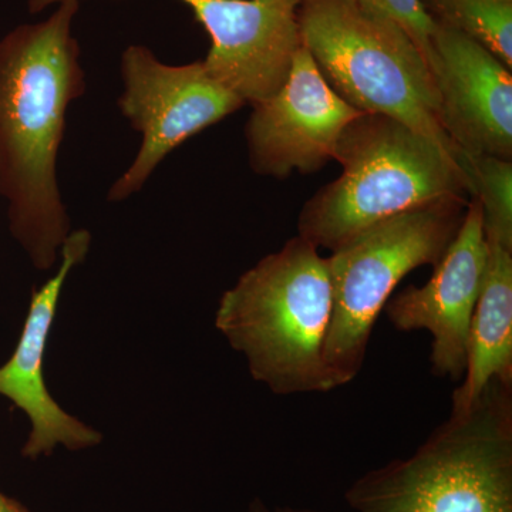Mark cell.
Segmentation results:
<instances>
[{
    "label": "cell",
    "instance_id": "6da1fadb",
    "mask_svg": "<svg viewBox=\"0 0 512 512\" xmlns=\"http://www.w3.org/2000/svg\"><path fill=\"white\" fill-rule=\"evenodd\" d=\"M79 0L0 42V194L10 228L36 268H52L70 234L57 184L66 113L86 92L72 26Z\"/></svg>",
    "mask_w": 512,
    "mask_h": 512
},
{
    "label": "cell",
    "instance_id": "7a4b0ae2",
    "mask_svg": "<svg viewBox=\"0 0 512 512\" xmlns=\"http://www.w3.org/2000/svg\"><path fill=\"white\" fill-rule=\"evenodd\" d=\"M330 316L328 261L298 235L221 296L215 326L272 393H328L336 389L325 363Z\"/></svg>",
    "mask_w": 512,
    "mask_h": 512
},
{
    "label": "cell",
    "instance_id": "3957f363",
    "mask_svg": "<svg viewBox=\"0 0 512 512\" xmlns=\"http://www.w3.org/2000/svg\"><path fill=\"white\" fill-rule=\"evenodd\" d=\"M333 160L342 174L303 205L299 237L335 251L363 229L448 198L468 200L456 151L402 121L363 113L350 121Z\"/></svg>",
    "mask_w": 512,
    "mask_h": 512
},
{
    "label": "cell",
    "instance_id": "277c9868",
    "mask_svg": "<svg viewBox=\"0 0 512 512\" xmlns=\"http://www.w3.org/2000/svg\"><path fill=\"white\" fill-rule=\"evenodd\" d=\"M353 512H512V382H493L450 412L406 458L350 484Z\"/></svg>",
    "mask_w": 512,
    "mask_h": 512
},
{
    "label": "cell",
    "instance_id": "5b68a950",
    "mask_svg": "<svg viewBox=\"0 0 512 512\" xmlns=\"http://www.w3.org/2000/svg\"><path fill=\"white\" fill-rule=\"evenodd\" d=\"M298 18L303 46L346 103L456 151L441 126L429 64L396 20L359 0H301Z\"/></svg>",
    "mask_w": 512,
    "mask_h": 512
},
{
    "label": "cell",
    "instance_id": "8992f818",
    "mask_svg": "<svg viewBox=\"0 0 512 512\" xmlns=\"http://www.w3.org/2000/svg\"><path fill=\"white\" fill-rule=\"evenodd\" d=\"M466 198L421 205L363 229L326 256L332 316L325 363L336 389L352 383L365 363L380 312L404 276L436 265L456 238Z\"/></svg>",
    "mask_w": 512,
    "mask_h": 512
},
{
    "label": "cell",
    "instance_id": "52a82bcc",
    "mask_svg": "<svg viewBox=\"0 0 512 512\" xmlns=\"http://www.w3.org/2000/svg\"><path fill=\"white\" fill-rule=\"evenodd\" d=\"M121 76V113L143 134V141L133 164L110 188L109 201H123L140 191L171 151L245 104L212 79L202 60L173 66L146 46L124 50Z\"/></svg>",
    "mask_w": 512,
    "mask_h": 512
},
{
    "label": "cell",
    "instance_id": "ba28073f",
    "mask_svg": "<svg viewBox=\"0 0 512 512\" xmlns=\"http://www.w3.org/2000/svg\"><path fill=\"white\" fill-rule=\"evenodd\" d=\"M211 39L202 60L212 79L245 104L275 96L303 43L301 0H180Z\"/></svg>",
    "mask_w": 512,
    "mask_h": 512
},
{
    "label": "cell",
    "instance_id": "9c48e42d",
    "mask_svg": "<svg viewBox=\"0 0 512 512\" xmlns=\"http://www.w3.org/2000/svg\"><path fill=\"white\" fill-rule=\"evenodd\" d=\"M252 107L245 127L249 164L274 178L318 173L333 160L346 126L363 114L329 86L303 45L282 89Z\"/></svg>",
    "mask_w": 512,
    "mask_h": 512
},
{
    "label": "cell",
    "instance_id": "30bf717a",
    "mask_svg": "<svg viewBox=\"0 0 512 512\" xmlns=\"http://www.w3.org/2000/svg\"><path fill=\"white\" fill-rule=\"evenodd\" d=\"M488 244L477 200H468L466 214L450 247L434 265L430 281L407 286L384 306L399 332L427 330L431 369L453 382L463 379L468 335L487 268Z\"/></svg>",
    "mask_w": 512,
    "mask_h": 512
},
{
    "label": "cell",
    "instance_id": "8fae6325",
    "mask_svg": "<svg viewBox=\"0 0 512 512\" xmlns=\"http://www.w3.org/2000/svg\"><path fill=\"white\" fill-rule=\"evenodd\" d=\"M431 74L440 121L456 150L512 160L511 69L490 50L437 20Z\"/></svg>",
    "mask_w": 512,
    "mask_h": 512
},
{
    "label": "cell",
    "instance_id": "7c38bea8",
    "mask_svg": "<svg viewBox=\"0 0 512 512\" xmlns=\"http://www.w3.org/2000/svg\"><path fill=\"white\" fill-rule=\"evenodd\" d=\"M92 235L86 229L70 232L64 239L62 264L30 301L28 318L12 357L0 367V394L28 414L32 433L23 447L26 458L52 454L57 446L83 450L97 446L99 431L64 412L47 390L43 379V356L52 329L60 293L74 266L82 264L89 252Z\"/></svg>",
    "mask_w": 512,
    "mask_h": 512
},
{
    "label": "cell",
    "instance_id": "4fadbf2b",
    "mask_svg": "<svg viewBox=\"0 0 512 512\" xmlns=\"http://www.w3.org/2000/svg\"><path fill=\"white\" fill-rule=\"evenodd\" d=\"M488 244L487 268L468 335L467 366L451 412H467L493 382H512V249Z\"/></svg>",
    "mask_w": 512,
    "mask_h": 512
},
{
    "label": "cell",
    "instance_id": "5bb4252c",
    "mask_svg": "<svg viewBox=\"0 0 512 512\" xmlns=\"http://www.w3.org/2000/svg\"><path fill=\"white\" fill-rule=\"evenodd\" d=\"M468 197L480 204L487 242L512 249V160L456 150Z\"/></svg>",
    "mask_w": 512,
    "mask_h": 512
},
{
    "label": "cell",
    "instance_id": "9a60e30c",
    "mask_svg": "<svg viewBox=\"0 0 512 512\" xmlns=\"http://www.w3.org/2000/svg\"><path fill=\"white\" fill-rule=\"evenodd\" d=\"M447 23L512 69V0H429Z\"/></svg>",
    "mask_w": 512,
    "mask_h": 512
},
{
    "label": "cell",
    "instance_id": "2e32d148",
    "mask_svg": "<svg viewBox=\"0 0 512 512\" xmlns=\"http://www.w3.org/2000/svg\"><path fill=\"white\" fill-rule=\"evenodd\" d=\"M390 18L396 20L423 53L429 64L431 40L437 28V20L427 10L423 0H380Z\"/></svg>",
    "mask_w": 512,
    "mask_h": 512
},
{
    "label": "cell",
    "instance_id": "e0dca14e",
    "mask_svg": "<svg viewBox=\"0 0 512 512\" xmlns=\"http://www.w3.org/2000/svg\"><path fill=\"white\" fill-rule=\"evenodd\" d=\"M248 512H320L316 510H309V508H296V507H269L264 501L258 500L252 501L249 505Z\"/></svg>",
    "mask_w": 512,
    "mask_h": 512
},
{
    "label": "cell",
    "instance_id": "ac0fdd59",
    "mask_svg": "<svg viewBox=\"0 0 512 512\" xmlns=\"http://www.w3.org/2000/svg\"><path fill=\"white\" fill-rule=\"evenodd\" d=\"M0 512H30L25 505L19 503V501L13 500L0 491Z\"/></svg>",
    "mask_w": 512,
    "mask_h": 512
},
{
    "label": "cell",
    "instance_id": "d6986e66",
    "mask_svg": "<svg viewBox=\"0 0 512 512\" xmlns=\"http://www.w3.org/2000/svg\"><path fill=\"white\" fill-rule=\"evenodd\" d=\"M359 2L365 3V5L370 6V8L382 10V12L387 13L386 9H384L383 3L380 2V0H359ZM387 15H389V13H387Z\"/></svg>",
    "mask_w": 512,
    "mask_h": 512
}]
</instances>
